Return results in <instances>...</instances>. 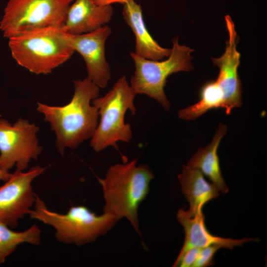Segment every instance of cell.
Returning a JSON list of instances; mask_svg holds the SVG:
<instances>
[{"instance_id": "1", "label": "cell", "mask_w": 267, "mask_h": 267, "mask_svg": "<svg viewBox=\"0 0 267 267\" xmlns=\"http://www.w3.org/2000/svg\"><path fill=\"white\" fill-rule=\"evenodd\" d=\"M74 84L73 97L67 104L55 106L37 102V111L55 133L56 147L61 155L66 148L75 149L91 138L98 123V108L90 102L99 97L100 88L88 77L75 80Z\"/></svg>"}, {"instance_id": "2", "label": "cell", "mask_w": 267, "mask_h": 267, "mask_svg": "<svg viewBox=\"0 0 267 267\" xmlns=\"http://www.w3.org/2000/svg\"><path fill=\"white\" fill-rule=\"evenodd\" d=\"M137 161L136 158L114 164L109 167L105 178H97L103 191V212L118 221L126 219L140 234L138 209L149 191L150 183L154 176L149 166L137 165Z\"/></svg>"}, {"instance_id": "3", "label": "cell", "mask_w": 267, "mask_h": 267, "mask_svg": "<svg viewBox=\"0 0 267 267\" xmlns=\"http://www.w3.org/2000/svg\"><path fill=\"white\" fill-rule=\"evenodd\" d=\"M68 35L62 26L37 29L9 38L8 45L20 66L36 74H47L75 52Z\"/></svg>"}, {"instance_id": "4", "label": "cell", "mask_w": 267, "mask_h": 267, "mask_svg": "<svg viewBox=\"0 0 267 267\" xmlns=\"http://www.w3.org/2000/svg\"><path fill=\"white\" fill-rule=\"evenodd\" d=\"M29 215L31 219L52 226L59 242L77 246L94 241L109 231L118 221L105 212L96 215L83 205L72 206L65 214L52 211L37 194L34 208Z\"/></svg>"}, {"instance_id": "5", "label": "cell", "mask_w": 267, "mask_h": 267, "mask_svg": "<svg viewBox=\"0 0 267 267\" xmlns=\"http://www.w3.org/2000/svg\"><path fill=\"white\" fill-rule=\"evenodd\" d=\"M137 94L126 77H121L104 96L91 101L100 116L96 130L91 138L90 146L99 152L109 146L116 147L117 142H128L132 137L130 124L126 123L127 111L136 113L134 99Z\"/></svg>"}, {"instance_id": "6", "label": "cell", "mask_w": 267, "mask_h": 267, "mask_svg": "<svg viewBox=\"0 0 267 267\" xmlns=\"http://www.w3.org/2000/svg\"><path fill=\"white\" fill-rule=\"evenodd\" d=\"M173 46L167 58L163 61L147 59L131 52L135 71L130 86L136 94H144L155 99L167 111L171 107L164 87L167 78L180 71H189L193 68L191 53L193 49L180 45L178 39L172 41Z\"/></svg>"}, {"instance_id": "7", "label": "cell", "mask_w": 267, "mask_h": 267, "mask_svg": "<svg viewBox=\"0 0 267 267\" xmlns=\"http://www.w3.org/2000/svg\"><path fill=\"white\" fill-rule=\"evenodd\" d=\"M70 0H9L0 22L9 38L32 30L62 26Z\"/></svg>"}, {"instance_id": "8", "label": "cell", "mask_w": 267, "mask_h": 267, "mask_svg": "<svg viewBox=\"0 0 267 267\" xmlns=\"http://www.w3.org/2000/svg\"><path fill=\"white\" fill-rule=\"evenodd\" d=\"M34 123L19 118L13 125L0 119V169L6 172L16 166L24 171L32 160H37L42 151Z\"/></svg>"}, {"instance_id": "9", "label": "cell", "mask_w": 267, "mask_h": 267, "mask_svg": "<svg viewBox=\"0 0 267 267\" xmlns=\"http://www.w3.org/2000/svg\"><path fill=\"white\" fill-rule=\"evenodd\" d=\"M46 167L36 166L27 172L15 170L0 186V222L10 228L29 214L34 206L36 194L32 186L34 179L42 174Z\"/></svg>"}, {"instance_id": "10", "label": "cell", "mask_w": 267, "mask_h": 267, "mask_svg": "<svg viewBox=\"0 0 267 267\" xmlns=\"http://www.w3.org/2000/svg\"><path fill=\"white\" fill-rule=\"evenodd\" d=\"M224 19L228 33L225 49L221 57L212 60L219 68L216 81L223 93L225 113L230 114L233 108L242 104V86L238 73L240 54L237 49L238 36L234 23L228 15Z\"/></svg>"}, {"instance_id": "11", "label": "cell", "mask_w": 267, "mask_h": 267, "mask_svg": "<svg viewBox=\"0 0 267 267\" xmlns=\"http://www.w3.org/2000/svg\"><path fill=\"white\" fill-rule=\"evenodd\" d=\"M111 33L110 28L105 25L89 33L68 35L70 45L85 60L88 78L100 88H105L111 79L105 53V44Z\"/></svg>"}, {"instance_id": "12", "label": "cell", "mask_w": 267, "mask_h": 267, "mask_svg": "<svg viewBox=\"0 0 267 267\" xmlns=\"http://www.w3.org/2000/svg\"><path fill=\"white\" fill-rule=\"evenodd\" d=\"M177 218L183 227L185 234L183 246L177 257L193 247L202 248L211 245H217L222 248L232 250L235 247L242 246L245 243L259 241L257 238L246 237L235 239L212 234L206 228L205 216L202 211L193 217H190L186 211L180 209L178 212Z\"/></svg>"}, {"instance_id": "13", "label": "cell", "mask_w": 267, "mask_h": 267, "mask_svg": "<svg viewBox=\"0 0 267 267\" xmlns=\"http://www.w3.org/2000/svg\"><path fill=\"white\" fill-rule=\"evenodd\" d=\"M113 12L111 5H97L91 0H75L68 9L62 26L69 34L89 33L106 25Z\"/></svg>"}, {"instance_id": "14", "label": "cell", "mask_w": 267, "mask_h": 267, "mask_svg": "<svg viewBox=\"0 0 267 267\" xmlns=\"http://www.w3.org/2000/svg\"><path fill=\"white\" fill-rule=\"evenodd\" d=\"M123 5V18L135 37L134 53L143 58L153 60H160L164 57L169 56L171 48L160 45L146 28L141 6L134 0Z\"/></svg>"}, {"instance_id": "15", "label": "cell", "mask_w": 267, "mask_h": 267, "mask_svg": "<svg viewBox=\"0 0 267 267\" xmlns=\"http://www.w3.org/2000/svg\"><path fill=\"white\" fill-rule=\"evenodd\" d=\"M178 179L181 191L189 203V209L186 212L190 217L202 212L207 203L220 194L219 189L207 181L197 169L183 165Z\"/></svg>"}, {"instance_id": "16", "label": "cell", "mask_w": 267, "mask_h": 267, "mask_svg": "<svg viewBox=\"0 0 267 267\" xmlns=\"http://www.w3.org/2000/svg\"><path fill=\"white\" fill-rule=\"evenodd\" d=\"M227 130L226 126L220 123L211 142L205 147L198 149L186 165L200 171L223 193H227L228 188L222 174L218 149Z\"/></svg>"}, {"instance_id": "17", "label": "cell", "mask_w": 267, "mask_h": 267, "mask_svg": "<svg viewBox=\"0 0 267 267\" xmlns=\"http://www.w3.org/2000/svg\"><path fill=\"white\" fill-rule=\"evenodd\" d=\"M224 107L222 90L216 80L205 84L200 91V100L194 104L180 110L179 118L193 120L214 108Z\"/></svg>"}, {"instance_id": "18", "label": "cell", "mask_w": 267, "mask_h": 267, "mask_svg": "<svg viewBox=\"0 0 267 267\" xmlns=\"http://www.w3.org/2000/svg\"><path fill=\"white\" fill-rule=\"evenodd\" d=\"M41 230L36 224L20 232L13 231L0 222V266L22 243L38 245L41 242Z\"/></svg>"}, {"instance_id": "19", "label": "cell", "mask_w": 267, "mask_h": 267, "mask_svg": "<svg viewBox=\"0 0 267 267\" xmlns=\"http://www.w3.org/2000/svg\"><path fill=\"white\" fill-rule=\"evenodd\" d=\"M222 248L217 245H211L202 248L192 267H206L213 265L214 257L217 251Z\"/></svg>"}, {"instance_id": "20", "label": "cell", "mask_w": 267, "mask_h": 267, "mask_svg": "<svg viewBox=\"0 0 267 267\" xmlns=\"http://www.w3.org/2000/svg\"><path fill=\"white\" fill-rule=\"evenodd\" d=\"M202 248L193 247L186 250L180 257H177L173 267H192Z\"/></svg>"}, {"instance_id": "21", "label": "cell", "mask_w": 267, "mask_h": 267, "mask_svg": "<svg viewBox=\"0 0 267 267\" xmlns=\"http://www.w3.org/2000/svg\"><path fill=\"white\" fill-rule=\"evenodd\" d=\"M93 3L97 5L106 6L111 5L113 3H119L122 4L133 0H91Z\"/></svg>"}, {"instance_id": "22", "label": "cell", "mask_w": 267, "mask_h": 267, "mask_svg": "<svg viewBox=\"0 0 267 267\" xmlns=\"http://www.w3.org/2000/svg\"><path fill=\"white\" fill-rule=\"evenodd\" d=\"M11 173L9 172H6L0 169V180H2L4 182L8 179L11 176Z\"/></svg>"}, {"instance_id": "23", "label": "cell", "mask_w": 267, "mask_h": 267, "mask_svg": "<svg viewBox=\"0 0 267 267\" xmlns=\"http://www.w3.org/2000/svg\"><path fill=\"white\" fill-rule=\"evenodd\" d=\"M71 0V1H74V0Z\"/></svg>"}]
</instances>
